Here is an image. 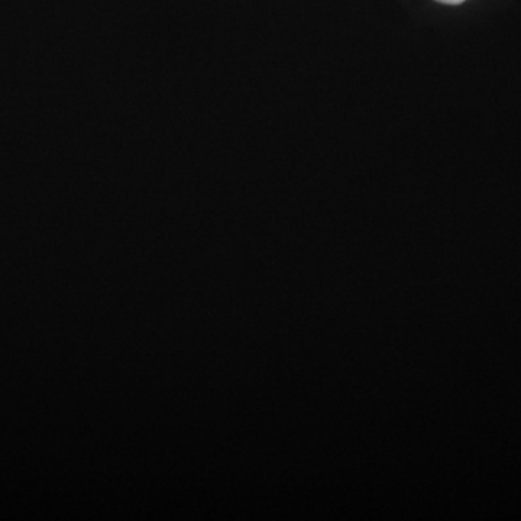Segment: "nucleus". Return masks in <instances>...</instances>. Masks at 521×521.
Instances as JSON below:
<instances>
[{
	"instance_id": "nucleus-1",
	"label": "nucleus",
	"mask_w": 521,
	"mask_h": 521,
	"mask_svg": "<svg viewBox=\"0 0 521 521\" xmlns=\"http://www.w3.org/2000/svg\"><path fill=\"white\" fill-rule=\"evenodd\" d=\"M436 2L445 3V5H459V3H464L465 0H436Z\"/></svg>"
}]
</instances>
